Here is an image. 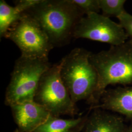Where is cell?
I'll use <instances>...</instances> for the list:
<instances>
[{
  "label": "cell",
  "instance_id": "9a60e30c",
  "mask_svg": "<svg viewBox=\"0 0 132 132\" xmlns=\"http://www.w3.org/2000/svg\"><path fill=\"white\" fill-rule=\"evenodd\" d=\"M119 23L127 35L129 40L132 41V15L126 11L117 17Z\"/></svg>",
  "mask_w": 132,
  "mask_h": 132
},
{
  "label": "cell",
  "instance_id": "52a82bcc",
  "mask_svg": "<svg viewBox=\"0 0 132 132\" xmlns=\"http://www.w3.org/2000/svg\"><path fill=\"white\" fill-rule=\"evenodd\" d=\"M73 38H84L117 46L125 42L128 37L120 24L102 14L92 13L80 20L75 29Z\"/></svg>",
  "mask_w": 132,
  "mask_h": 132
},
{
  "label": "cell",
  "instance_id": "4fadbf2b",
  "mask_svg": "<svg viewBox=\"0 0 132 132\" xmlns=\"http://www.w3.org/2000/svg\"><path fill=\"white\" fill-rule=\"evenodd\" d=\"M99 2L102 15L106 17H117L125 11L124 6L125 0H99Z\"/></svg>",
  "mask_w": 132,
  "mask_h": 132
},
{
  "label": "cell",
  "instance_id": "8fae6325",
  "mask_svg": "<svg viewBox=\"0 0 132 132\" xmlns=\"http://www.w3.org/2000/svg\"><path fill=\"white\" fill-rule=\"evenodd\" d=\"M40 0H20L15 1L12 6L4 0L0 1V36L5 37L10 28L27 10L33 7Z\"/></svg>",
  "mask_w": 132,
  "mask_h": 132
},
{
  "label": "cell",
  "instance_id": "30bf717a",
  "mask_svg": "<svg viewBox=\"0 0 132 132\" xmlns=\"http://www.w3.org/2000/svg\"><path fill=\"white\" fill-rule=\"evenodd\" d=\"M92 111L82 132H124L127 127L120 116L101 109H94Z\"/></svg>",
  "mask_w": 132,
  "mask_h": 132
},
{
  "label": "cell",
  "instance_id": "6da1fadb",
  "mask_svg": "<svg viewBox=\"0 0 132 132\" xmlns=\"http://www.w3.org/2000/svg\"><path fill=\"white\" fill-rule=\"evenodd\" d=\"M25 12L37 21L54 47L69 43L85 15L71 0H40Z\"/></svg>",
  "mask_w": 132,
  "mask_h": 132
},
{
  "label": "cell",
  "instance_id": "7c38bea8",
  "mask_svg": "<svg viewBox=\"0 0 132 132\" xmlns=\"http://www.w3.org/2000/svg\"><path fill=\"white\" fill-rule=\"evenodd\" d=\"M90 112L77 118L63 119L51 116L46 122L32 132H82Z\"/></svg>",
  "mask_w": 132,
  "mask_h": 132
},
{
  "label": "cell",
  "instance_id": "9c48e42d",
  "mask_svg": "<svg viewBox=\"0 0 132 132\" xmlns=\"http://www.w3.org/2000/svg\"><path fill=\"white\" fill-rule=\"evenodd\" d=\"M99 108L119 113L132 121V86H118L106 89L102 94L98 104L90 107V110Z\"/></svg>",
  "mask_w": 132,
  "mask_h": 132
},
{
  "label": "cell",
  "instance_id": "ba28073f",
  "mask_svg": "<svg viewBox=\"0 0 132 132\" xmlns=\"http://www.w3.org/2000/svg\"><path fill=\"white\" fill-rule=\"evenodd\" d=\"M19 132H32L41 126L51 114L34 101H27L10 106Z\"/></svg>",
  "mask_w": 132,
  "mask_h": 132
},
{
  "label": "cell",
  "instance_id": "e0dca14e",
  "mask_svg": "<svg viewBox=\"0 0 132 132\" xmlns=\"http://www.w3.org/2000/svg\"><path fill=\"white\" fill-rule=\"evenodd\" d=\"M15 132H19V131H18V130L16 129V130L15 131Z\"/></svg>",
  "mask_w": 132,
  "mask_h": 132
},
{
  "label": "cell",
  "instance_id": "3957f363",
  "mask_svg": "<svg viewBox=\"0 0 132 132\" xmlns=\"http://www.w3.org/2000/svg\"><path fill=\"white\" fill-rule=\"evenodd\" d=\"M91 53L75 48L60 61L62 79L76 104L82 100L88 102L97 87L98 76L90 62Z\"/></svg>",
  "mask_w": 132,
  "mask_h": 132
},
{
  "label": "cell",
  "instance_id": "5bb4252c",
  "mask_svg": "<svg viewBox=\"0 0 132 132\" xmlns=\"http://www.w3.org/2000/svg\"><path fill=\"white\" fill-rule=\"evenodd\" d=\"M77 5L84 14L96 13H98L100 10L99 0H71Z\"/></svg>",
  "mask_w": 132,
  "mask_h": 132
},
{
  "label": "cell",
  "instance_id": "5b68a950",
  "mask_svg": "<svg viewBox=\"0 0 132 132\" xmlns=\"http://www.w3.org/2000/svg\"><path fill=\"white\" fill-rule=\"evenodd\" d=\"M61 62L52 65L43 75L34 101L44 107L53 117L75 116L76 103L64 85L61 75Z\"/></svg>",
  "mask_w": 132,
  "mask_h": 132
},
{
  "label": "cell",
  "instance_id": "2e32d148",
  "mask_svg": "<svg viewBox=\"0 0 132 132\" xmlns=\"http://www.w3.org/2000/svg\"><path fill=\"white\" fill-rule=\"evenodd\" d=\"M124 132H132V121L129 125H128L127 127Z\"/></svg>",
  "mask_w": 132,
  "mask_h": 132
},
{
  "label": "cell",
  "instance_id": "7a4b0ae2",
  "mask_svg": "<svg viewBox=\"0 0 132 132\" xmlns=\"http://www.w3.org/2000/svg\"><path fill=\"white\" fill-rule=\"evenodd\" d=\"M90 62L98 76L95 90L87 102L90 107L99 103L109 85L132 84V41L130 40L119 45L111 46L108 50L91 53Z\"/></svg>",
  "mask_w": 132,
  "mask_h": 132
},
{
  "label": "cell",
  "instance_id": "8992f818",
  "mask_svg": "<svg viewBox=\"0 0 132 132\" xmlns=\"http://www.w3.org/2000/svg\"><path fill=\"white\" fill-rule=\"evenodd\" d=\"M5 37L17 45L22 56L30 58L48 59L54 47L37 21L25 12L10 28Z\"/></svg>",
  "mask_w": 132,
  "mask_h": 132
},
{
  "label": "cell",
  "instance_id": "277c9868",
  "mask_svg": "<svg viewBox=\"0 0 132 132\" xmlns=\"http://www.w3.org/2000/svg\"><path fill=\"white\" fill-rule=\"evenodd\" d=\"M51 66L48 59L20 57L15 63L6 90L5 105L10 107L34 101L43 75Z\"/></svg>",
  "mask_w": 132,
  "mask_h": 132
}]
</instances>
